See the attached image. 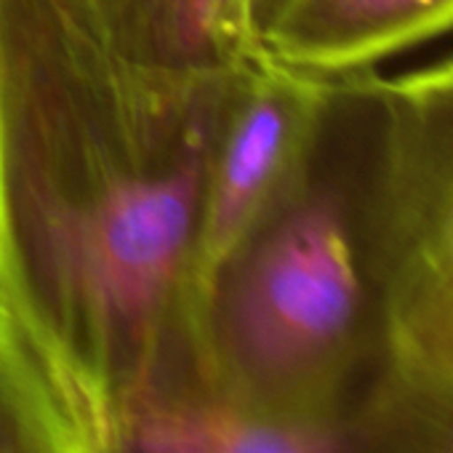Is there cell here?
<instances>
[{
	"instance_id": "cell-1",
	"label": "cell",
	"mask_w": 453,
	"mask_h": 453,
	"mask_svg": "<svg viewBox=\"0 0 453 453\" xmlns=\"http://www.w3.org/2000/svg\"><path fill=\"white\" fill-rule=\"evenodd\" d=\"M238 67L150 70L75 0H0V320L83 445L195 365L205 176Z\"/></svg>"
},
{
	"instance_id": "cell-2",
	"label": "cell",
	"mask_w": 453,
	"mask_h": 453,
	"mask_svg": "<svg viewBox=\"0 0 453 453\" xmlns=\"http://www.w3.org/2000/svg\"><path fill=\"white\" fill-rule=\"evenodd\" d=\"M384 78L326 75L294 173L200 286L195 371L211 395L310 413L384 371Z\"/></svg>"
},
{
	"instance_id": "cell-3",
	"label": "cell",
	"mask_w": 453,
	"mask_h": 453,
	"mask_svg": "<svg viewBox=\"0 0 453 453\" xmlns=\"http://www.w3.org/2000/svg\"><path fill=\"white\" fill-rule=\"evenodd\" d=\"M387 365L453 381V59L384 78Z\"/></svg>"
},
{
	"instance_id": "cell-4",
	"label": "cell",
	"mask_w": 453,
	"mask_h": 453,
	"mask_svg": "<svg viewBox=\"0 0 453 453\" xmlns=\"http://www.w3.org/2000/svg\"><path fill=\"white\" fill-rule=\"evenodd\" d=\"M381 373L342 405L270 416L219 400L189 365L150 387L86 453H408Z\"/></svg>"
},
{
	"instance_id": "cell-5",
	"label": "cell",
	"mask_w": 453,
	"mask_h": 453,
	"mask_svg": "<svg viewBox=\"0 0 453 453\" xmlns=\"http://www.w3.org/2000/svg\"><path fill=\"white\" fill-rule=\"evenodd\" d=\"M323 73L249 54L233 83L205 176L200 286L294 173L323 96Z\"/></svg>"
},
{
	"instance_id": "cell-6",
	"label": "cell",
	"mask_w": 453,
	"mask_h": 453,
	"mask_svg": "<svg viewBox=\"0 0 453 453\" xmlns=\"http://www.w3.org/2000/svg\"><path fill=\"white\" fill-rule=\"evenodd\" d=\"M453 30V0H280L259 51L323 75L381 59Z\"/></svg>"
},
{
	"instance_id": "cell-7",
	"label": "cell",
	"mask_w": 453,
	"mask_h": 453,
	"mask_svg": "<svg viewBox=\"0 0 453 453\" xmlns=\"http://www.w3.org/2000/svg\"><path fill=\"white\" fill-rule=\"evenodd\" d=\"M94 30L126 59L173 75L224 73L249 49L238 0H75Z\"/></svg>"
},
{
	"instance_id": "cell-8",
	"label": "cell",
	"mask_w": 453,
	"mask_h": 453,
	"mask_svg": "<svg viewBox=\"0 0 453 453\" xmlns=\"http://www.w3.org/2000/svg\"><path fill=\"white\" fill-rule=\"evenodd\" d=\"M0 453H86L46 373L0 320Z\"/></svg>"
},
{
	"instance_id": "cell-9",
	"label": "cell",
	"mask_w": 453,
	"mask_h": 453,
	"mask_svg": "<svg viewBox=\"0 0 453 453\" xmlns=\"http://www.w3.org/2000/svg\"><path fill=\"white\" fill-rule=\"evenodd\" d=\"M381 384L408 453H453V381H416L384 365Z\"/></svg>"
},
{
	"instance_id": "cell-10",
	"label": "cell",
	"mask_w": 453,
	"mask_h": 453,
	"mask_svg": "<svg viewBox=\"0 0 453 453\" xmlns=\"http://www.w3.org/2000/svg\"><path fill=\"white\" fill-rule=\"evenodd\" d=\"M278 6H280V0H238L241 30H243V38L251 51H259L262 38H265Z\"/></svg>"
}]
</instances>
